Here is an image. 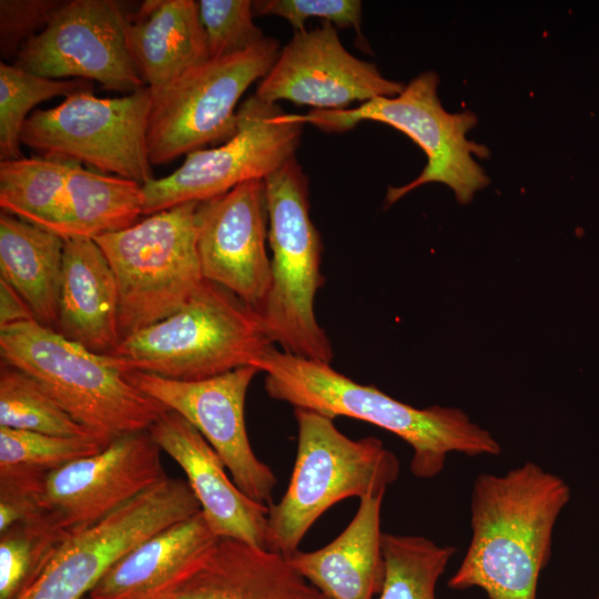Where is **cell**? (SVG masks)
I'll return each instance as SVG.
<instances>
[{
	"instance_id": "17",
	"label": "cell",
	"mask_w": 599,
	"mask_h": 599,
	"mask_svg": "<svg viewBox=\"0 0 599 599\" xmlns=\"http://www.w3.org/2000/svg\"><path fill=\"white\" fill-rule=\"evenodd\" d=\"M196 230L203 278L229 290L262 315L272 284L264 181H248L200 202Z\"/></svg>"
},
{
	"instance_id": "16",
	"label": "cell",
	"mask_w": 599,
	"mask_h": 599,
	"mask_svg": "<svg viewBox=\"0 0 599 599\" xmlns=\"http://www.w3.org/2000/svg\"><path fill=\"white\" fill-rule=\"evenodd\" d=\"M404 88L385 78L374 63L349 53L335 26L324 21L294 32L254 95L270 104L286 100L315 110H339L377 97H396Z\"/></svg>"
},
{
	"instance_id": "7",
	"label": "cell",
	"mask_w": 599,
	"mask_h": 599,
	"mask_svg": "<svg viewBox=\"0 0 599 599\" xmlns=\"http://www.w3.org/2000/svg\"><path fill=\"white\" fill-rule=\"evenodd\" d=\"M439 78L424 72L414 78L396 97H377L354 108L312 110L294 114L301 123H311L326 132H345L363 121L388 124L410 138L425 153L427 163L420 174L402 186H388L385 204H394L415 189L441 183L453 190L457 201L469 203L489 177L475 156H488V149L467 139L477 124L470 111L450 113L437 94Z\"/></svg>"
},
{
	"instance_id": "27",
	"label": "cell",
	"mask_w": 599,
	"mask_h": 599,
	"mask_svg": "<svg viewBox=\"0 0 599 599\" xmlns=\"http://www.w3.org/2000/svg\"><path fill=\"white\" fill-rule=\"evenodd\" d=\"M385 580L378 599H437L436 586L457 552L415 535L383 534Z\"/></svg>"
},
{
	"instance_id": "15",
	"label": "cell",
	"mask_w": 599,
	"mask_h": 599,
	"mask_svg": "<svg viewBox=\"0 0 599 599\" xmlns=\"http://www.w3.org/2000/svg\"><path fill=\"white\" fill-rule=\"evenodd\" d=\"M257 373L260 369L247 366L201 380H176L141 372L124 374L136 388L181 415L203 435L241 491L270 506L277 478L254 454L245 424L246 393Z\"/></svg>"
},
{
	"instance_id": "22",
	"label": "cell",
	"mask_w": 599,
	"mask_h": 599,
	"mask_svg": "<svg viewBox=\"0 0 599 599\" xmlns=\"http://www.w3.org/2000/svg\"><path fill=\"white\" fill-rule=\"evenodd\" d=\"M202 511L153 535L119 560L89 599H156L216 541Z\"/></svg>"
},
{
	"instance_id": "34",
	"label": "cell",
	"mask_w": 599,
	"mask_h": 599,
	"mask_svg": "<svg viewBox=\"0 0 599 599\" xmlns=\"http://www.w3.org/2000/svg\"><path fill=\"white\" fill-rule=\"evenodd\" d=\"M63 1L1 0L0 54L3 60L14 58L22 45L38 34Z\"/></svg>"
},
{
	"instance_id": "6",
	"label": "cell",
	"mask_w": 599,
	"mask_h": 599,
	"mask_svg": "<svg viewBox=\"0 0 599 599\" xmlns=\"http://www.w3.org/2000/svg\"><path fill=\"white\" fill-rule=\"evenodd\" d=\"M272 284L262 317L274 344L331 364L334 353L314 302L325 283L323 245L309 215L308 179L295 156L265 180Z\"/></svg>"
},
{
	"instance_id": "14",
	"label": "cell",
	"mask_w": 599,
	"mask_h": 599,
	"mask_svg": "<svg viewBox=\"0 0 599 599\" xmlns=\"http://www.w3.org/2000/svg\"><path fill=\"white\" fill-rule=\"evenodd\" d=\"M129 16L111 0L63 1L16 57L18 67L55 79L94 80L129 94L145 88L129 41Z\"/></svg>"
},
{
	"instance_id": "37",
	"label": "cell",
	"mask_w": 599,
	"mask_h": 599,
	"mask_svg": "<svg viewBox=\"0 0 599 599\" xmlns=\"http://www.w3.org/2000/svg\"><path fill=\"white\" fill-rule=\"evenodd\" d=\"M84 599H89V598L87 597V598H84Z\"/></svg>"
},
{
	"instance_id": "3",
	"label": "cell",
	"mask_w": 599,
	"mask_h": 599,
	"mask_svg": "<svg viewBox=\"0 0 599 599\" xmlns=\"http://www.w3.org/2000/svg\"><path fill=\"white\" fill-rule=\"evenodd\" d=\"M272 346L258 312L203 280L181 309L123 338L106 355L123 373L201 380L241 367L257 368Z\"/></svg>"
},
{
	"instance_id": "28",
	"label": "cell",
	"mask_w": 599,
	"mask_h": 599,
	"mask_svg": "<svg viewBox=\"0 0 599 599\" xmlns=\"http://www.w3.org/2000/svg\"><path fill=\"white\" fill-rule=\"evenodd\" d=\"M0 426L57 436H92L33 377L2 361Z\"/></svg>"
},
{
	"instance_id": "25",
	"label": "cell",
	"mask_w": 599,
	"mask_h": 599,
	"mask_svg": "<svg viewBox=\"0 0 599 599\" xmlns=\"http://www.w3.org/2000/svg\"><path fill=\"white\" fill-rule=\"evenodd\" d=\"M142 185L70 162L60 236L90 237L131 227L143 215Z\"/></svg>"
},
{
	"instance_id": "36",
	"label": "cell",
	"mask_w": 599,
	"mask_h": 599,
	"mask_svg": "<svg viewBox=\"0 0 599 599\" xmlns=\"http://www.w3.org/2000/svg\"><path fill=\"white\" fill-rule=\"evenodd\" d=\"M595 599H599V595Z\"/></svg>"
},
{
	"instance_id": "23",
	"label": "cell",
	"mask_w": 599,
	"mask_h": 599,
	"mask_svg": "<svg viewBox=\"0 0 599 599\" xmlns=\"http://www.w3.org/2000/svg\"><path fill=\"white\" fill-rule=\"evenodd\" d=\"M129 41L139 73L161 89L209 60L199 4L194 0H145L129 22Z\"/></svg>"
},
{
	"instance_id": "4",
	"label": "cell",
	"mask_w": 599,
	"mask_h": 599,
	"mask_svg": "<svg viewBox=\"0 0 599 599\" xmlns=\"http://www.w3.org/2000/svg\"><path fill=\"white\" fill-rule=\"evenodd\" d=\"M2 362L33 377L104 447L145 432L166 410L129 382L106 354L94 353L35 319L0 329Z\"/></svg>"
},
{
	"instance_id": "26",
	"label": "cell",
	"mask_w": 599,
	"mask_h": 599,
	"mask_svg": "<svg viewBox=\"0 0 599 599\" xmlns=\"http://www.w3.org/2000/svg\"><path fill=\"white\" fill-rule=\"evenodd\" d=\"M69 165L47 156L1 161L2 212L60 235Z\"/></svg>"
},
{
	"instance_id": "31",
	"label": "cell",
	"mask_w": 599,
	"mask_h": 599,
	"mask_svg": "<svg viewBox=\"0 0 599 599\" xmlns=\"http://www.w3.org/2000/svg\"><path fill=\"white\" fill-rule=\"evenodd\" d=\"M93 436H57L0 426V467L50 473L102 450Z\"/></svg>"
},
{
	"instance_id": "21",
	"label": "cell",
	"mask_w": 599,
	"mask_h": 599,
	"mask_svg": "<svg viewBox=\"0 0 599 599\" xmlns=\"http://www.w3.org/2000/svg\"><path fill=\"white\" fill-rule=\"evenodd\" d=\"M385 491L359 498L347 527L328 545L297 550L291 565L328 599H375L385 580L380 511Z\"/></svg>"
},
{
	"instance_id": "1",
	"label": "cell",
	"mask_w": 599,
	"mask_h": 599,
	"mask_svg": "<svg viewBox=\"0 0 599 599\" xmlns=\"http://www.w3.org/2000/svg\"><path fill=\"white\" fill-rule=\"evenodd\" d=\"M569 500L567 483L534 461L502 475H478L470 494V541L447 586L480 588L489 599H537L554 529Z\"/></svg>"
},
{
	"instance_id": "24",
	"label": "cell",
	"mask_w": 599,
	"mask_h": 599,
	"mask_svg": "<svg viewBox=\"0 0 599 599\" xmlns=\"http://www.w3.org/2000/svg\"><path fill=\"white\" fill-rule=\"evenodd\" d=\"M64 238L17 216L0 214V275L34 319L55 329Z\"/></svg>"
},
{
	"instance_id": "13",
	"label": "cell",
	"mask_w": 599,
	"mask_h": 599,
	"mask_svg": "<svg viewBox=\"0 0 599 599\" xmlns=\"http://www.w3.org/2000/svg\"><path fill=\"white\" fill-rule=\"evenodd\" d=\"M161 451L149 430L139 432L50 471L35 517L63 542L169 477Z\"/></svg>"
},
{
	"instance_id": "33",
	"label": "cell",
	"mask_w": 599,
	"mask_h": 599,
	"mask_svg": "<svg viewBox=\"0 0 599 599\" xmlns=\"http://www.w3.org/2000/svg\"><path fill=\"white\" fill-rule=\"evenodd\" d=\"M254 16H277L295 31L305 30L309 18H319L339 28H353L362 37L359 0H260L253 1Z\"/></svg>"
},
{
	"instance_id": "9",
	"label": "cell",
	"mask_w": 599,
	"mask_h": 599,
	"mask_svg": "<svg viewBox=\"0 0 599 599\" xmlns=\"http://www.w3.org/2000/svg\"><path fill=\"white\" fill-rule=\"evenodd\" d=\"M280 50L278 41L266 37L248 50L209 59L167 85L150 89L146 145L151 164H165L230 140L237 131V102L268 73Z\"/></svg>"
},
{
	"instance_id": "8",
	"label": "cell",
	"mask_w": 599,
	"mask_h": 599,
	"mask_svg": "<svg viewBox=\"0 0 599 599\" xmlns=\"http://www.w3.org/2000/svg\"><path fill=\"white\" fill-rule=\"evenodd\" d=\"M197 206L183 203L93 238L115 276L121 341L181 309L203 282Z\"/></svg>"
},
{
	"instance_id": "20",
	"label": "cell",
	"mask_w": 599,
	"mask_h": 599,
	"mask_svg": "<svg viewBox=\"0 0 599 599\" xmlns=\"http://www.w3.org/2000/svg\"><path fill=\"white\" fill-rule=\"evenodd\" d=\"M54 331L98 354L111 353L121 341L115 276L93 238H64Z\"/></svg>"
},
{
	"instance_id": "30",
	"label": "cell",
	"mask_w": 599,
	"mask_h": 599,
	"mask_svg": "<svg viewBox=\"0 0 599 599\" xmlns=\"http://www.w3.org/2000/svg\"><path fill=\"white\" fill-rule=\"evenodd\" d=\"M62 541L38 518L0 534V599H16Z\"/></svg>"
},
{
	"instance_id": "10",
	"label": "cell",
	"mask_w": 599,
	"mask_h": 599,
	"mask_svg": "<svg viewBox=\"0 0 599 599\" xmlns=\"http://www.w3.org/2000/svg\"><path fill=\"white\" fill-rule=\"evenodd\" d=\"M151 100L148 87L120 98L80 90L32 112L20 141L41 156L85 163L143 185L154 179L146 145Z\"/></svg>"
},
{
	"instance_id": "2",
	"label": "cell",
	"mask_w": 599,
	"mask_h": 599,
	"mask_svg": "<svg viewBox=\"0 0 599 599\" xmlns=\"http://www.w3.org/2000/svg\"><path fill=\"white\" fill-rule=\"evenodd\" d=\"M273 399L331 418L359 419L380 427L413 449L410 471L432 479L445 468L450 453L497 456L501 447L490 432L456 407L416 408L372 385L358 384L331 364L298 357L272 346L257 364Z\"/></svg>"
},
{
	"instance_id": "11",
	"label": "cell",
	"mask_w": 599,
	"mask_h": 599,
	"mask_svg": "<svg viewBox=\"0 0 599 599\" xmlns=\"http://www.w3.org/2000/svg\"><path fill=\"white\" fill-rule=\"evenodd\" d=\"M199 511L200 502L187 481L166 477L61 542L16 599H84L125 555Z\"/></svg>"
},
{
	"instance_id": "5",
	"label": "cell",
	"mask_w": 599,
	"mask_h": 599,
	"mask_svg": "<svg viewBox=\"0 0 599 599\" xmlns=\"http://www.w3.org/2000/svg\"><path fill=\"white\" fill-rule=\"evenodd\" d=\"M297 449L292 476L277 504L268 506L267 549L285 557L298 550L314 522L349 497L386 491L399 475V460L376 437L351 439L334 419L294 408Z\"/></svg>"
},
{
	"instance_id": "35",
	"label": "cell",
	"mask_w": 599,
	"mask_h": 599,
	"mask_svg": "<svg viewBox=\"0 0 599 599\" xmlns=\"http://www.w3.org/2000/svg\"><path fill=\"white\" fill-rule=\"evenodd\" d=\"M34 316L23 298L4 281L0 280V329Z\"/></svg>"
},
{
	"instance_id": "32",
	"label": "cell",
	"mask_w": 599,
	"mask_h": 599,
	"mask_svg": "<svg viewBox=\"0 0 599 599\" xmlns=\"http://www.w3.org/2000/svg\"><path fill=\"white\" fill-rule=\"evenodd\" d=\"M197 4L210 59L248 50L266 38L253 21V1L200 0Z\"/></svg>"
},
{
	"instance_id": "18",
	"label": "cell",
	"mask_w": 599,
	"mask_h": 599,
	"mask_svg": "<svg viewBox=\"0 0 599 599\" xmlns=\"http://www.w3.org/2000/svg\"><path fill=\"white\" fill-rule=\"evenodd\" d=\"M148 430L161 450L184 471L216 537L267 549L268 506L238 489L229 478L221 457L191 423L169 409Z\"/></svg>"
},
{
	"instance_id": "12",
	"label": "cell",
	"mask_w": 599,
	"mask_h": 599,
	"mask_svg": "<svg viewBox=\"0 0 599 599\" xmlns=\"http://www.w3.org/2000/svg\"><path fill=\"white\" fill-rule=\"evenodd\" d=\"M237 115V131L230 140L190 152L171 174L142 185L143 215L209 201L248 181H264L295 156L304 124L294 114L251 95Z\"/></svg>"
},
{
	"instance_id": "29",
	"label": "cell",
	"mask_w": 599,
	"mask_h": 599,
	"mask_svg": "<svg viewBox=\"0 0 599 599\" xmlns=\"http://www.w3.org/2000/svg\"><path fill=\"white\" fill-rule=\"evenodd\" d=\"M89 88L84 80H55L29 72L17 64L0 62V159L22 158L20 136L29 112L39 103L68 97Z\"/></svg>"
},
{
	"instance_id": "19",
	"label": "cell",
	"mask_w": 599,
	"mask_h": 599,
	"mask_svg": "<svg viewBox=\"0 0 599 599\" xmlns=\"http://www.w3.org/2000/svg\"><path fill=\"white\" fill-rule=\"evenodd\" d=\"M156 599H328L287 557L234 538L213 546Z\"/></svg>"
}]
</instances>
